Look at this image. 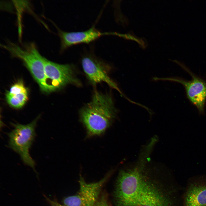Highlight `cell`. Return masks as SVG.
I'll return each instance as SVG.
<instances>
[{
	"mask_svg": "<svg viewBox=\"0 0 206 206\" xmlns=\"http://www.w3.org/2000/svg\"><path fill=\"white\" fill-rule=\"evenodd\" d=\"M152 151L144 147L135 165L120 172L114 192L116 206H182L184 188L171 174L162 178L147 167Z\"/></svg>",
	"mask_w": 206,
	"mask_h": 206,
	"instance_id": "6da1fadb",
	"label": "cell"
},
{
	"mask_svg": "<svg viewBox=\"0 0 206 206\" xmlns=\"http://www.w3.org/2000/svg\"><path fill=\"white\" fill-rule=\"evenodd\" d=\"M115 115L111 97L96 91L91 101L80 111L81 120L90 136L104 132L110 126Z\"/></svg>",
	"mask_w": 206,
	"mask_h": 206,
	"instance_id": "7a4b0ae2",
	"label": "cell"
},
{
	"mask_svg": "<svg viewBox=\"0 0 206 206\" xmlns=\"http://www.w3.org/2000/svg\"><path fill=\"white\" fill-rule=\"evenodd\" d=\"M1 46L8 51L12 57L22 61L42 92L49 93L55 91L48 82L45 74L44 57L40 54L34 42H25L20 45L7 41L5 44H1Z\"/></svg>",
	"mask_w": 206,
	"mask_h": 206,
	"instance_id": "3957f363",
	"label": "cell"
},
{
	"mask_svg": "<svg viewBox=\"0 0 206 206\" xmlns=\"http://www.w3.org/2000/svg\"><path fill=\"white\" fill-rule=\"evenodd\" d=\"M40 117L39 115L31 122L26 124L11 123L13 129L7 134L8 146L18 153L23 163L32 168L35 172V163L29 151L35 136V129Z\"/></svg>",
	"mask_w": 206,
	"mask_h": 206,
	"instance_id": "277c9868",
	"label": "cell"
},
{
	"mask_svg": "<svg viewBox=\"0 0 206 206\" xmlns=\"http://www.w3.org/2000/svg\"><path fill=\"white\" fill-rule=\"evenodd\" d=\"M108 176L100 181L87 183L80 176L79 180L80 189L75 195L65 198L63 201L64 205L68 206H94L101 189L106 181Z\"/></svg>",
	"mask_w": 206,
	"mask_h": 206,
	"instance_id": "5b68a950",
	"label": "cell"
},
{
	"mask_svg": "<svg viewBox=\"0 0 206 206\" xmlns=\"http://www.w3.org/2000/svg\"><path fill=\"white\" fill-rule=\"evenodd\" d=\"M175 62L190 74L192 80L187 81L180 78H169L167 80L182 84L185 88L188 99L196 107L200 114H203L206 101V82L192 73L181 63L177 61Z\"/></svg>",
	"mask_w": 206,
	"mask_h": 206,
	"instance_id": "8992f818",
	"label": "cell"
},
{
	"mask_svg": "<svg viewBox=\"0 0 206 206\" xmlns=\"http://www.w3.org/2000/svg\"><path fill=\"white\" fill-rule=\"evenodd\" d=\"M45 73L48 80L56 91L69 84L78 85L73 66L69 64H60L50 61L44 57Z\"/></svg>",
	"mask_w": 206,
	"mask_h": 206,
	"instance_id": "52a82bcc",
	"label": "cell"
},
{
	"mask_svg": "<svg viewBox=\"0 0 206 206\" xmlns=\"http://www.w3.org/2000/svg\"><path fill=\"white\" fill-rule=\"evenodd\" d=\"M183 191L182 206H206V174L189 178Z\"/></svg>",
	"mask_w": 206,
	"mask_h": 206,
	"instance_id": "ba28073f",
	"label": "cell"
},
{
	"mask_svg": "<svg viewBox=\"0 0 206 206\" xmlns=\"http://www.w3.org/2000/svg\"><path fill=\"white\" fill-rule=\"evenodd\" d=\"M83 70L90 82L95 85L102 82L106 83L110 87L120 92L115 83L109 76L107 66L94 56H84L81 61Z\"/></svg>",
	"mask_w": 206,
	"mask_h": 206,
	"instance_id": "9c48e42d",
	"label": "cell"
},
{
	"mask_svg": "<svg viewBox=\"0 0 206 206\" xmlns=\"http://www.w3.org/2000/svg\"><path fill=\"white\" fill-rule=\"evenodd\" d=\"M56 28L60 40V53H62L69 47L81 43H89L101 36L110 34L109 32H102L94 26L84 31L68 32L60 29L52 22Z\"/></svg>",
	"mask_w": 206,
	"mask_h": 206,
	"instance_id": "30bf717a",
	"label": "cell"
},
{
	"mask_svg": "<svg viewBox=\"0 0 206 206\" xmlns=\"http://www.w3.org/2000/svg\"><path fill=\"white\" fill-rule=\"evenodd\" d=\"M5 97L7 102L9 106L16 109L22 108L28 99V93H23L14 95L6 94Z\"/></svg>",
	"mask_w": 206,
	"mask_h": 206,
	"instance_id": "8fae6325",
	"label": "cell"
},
{
	"mask_svg": "<svg viewBox=\"0 0 206 206\" xmlns=\"http://www.w3.org/2000/svg\"><path fill=\"white\" fill-rule=\"evenodd\" d=\"M23 93H28V90L23 80H20L13 85L6 94L10 95H14Z\"/></svg>",
	"mask_w": 206,
	"mask_h": 206,
	"instance_id": "7c38bea8",
	"label": "cell"
},
{
	"mask_svg": "<svg viewBox=\"0 0 206 206\" xmlns=\"http://www.w3.org/2000/svg\"><path fill=\"white\" fill-rule=\"evenodd\" d=\"M94 206H108L107 200L104 195L97 201Z\"/></svg>",
	"mask_w": 206,
	"mask_h": 206,
	"instance_id": "4fadbf2b",
	"label": "cell"
},
{
	"mask_svg": "<svg viewBox=\"0 0 206 206\" xmlns=\"http://www.w3.org/2000/svg\"><path fill=\"white\" fill-rule=\"evenodd\" d=\"M44 197L47 201L50 204V206H68L65 205H61L55 200H52L45 196Z\"/></svg>",
	"mask_w": 206,
	"mask_h": 206,
	"instance_id": "5bb4252c",
	"label": "cell"
}]
</instances>
